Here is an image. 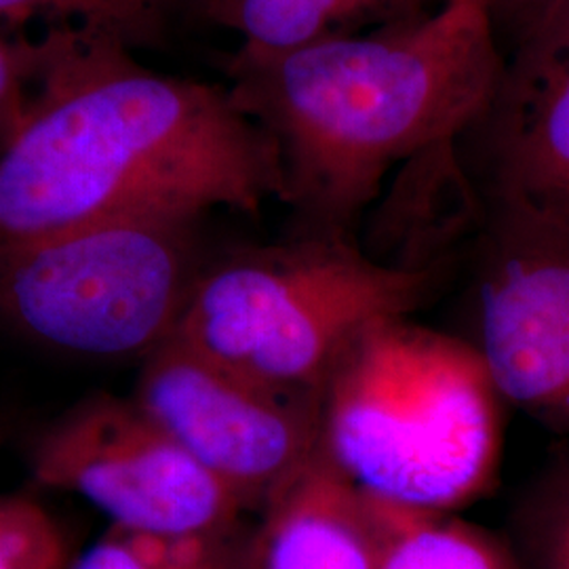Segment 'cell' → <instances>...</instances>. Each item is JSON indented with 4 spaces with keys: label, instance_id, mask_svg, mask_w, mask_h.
<instances>
[{
    "label": "cell",
    "instance_id": "4",
    "mask_svg": "<svg viewBox=\"0 0 569 569\" xmlns=\"http://www.w3.org/2000/svg\"><path fill=\"white\" fill-rule=\"evenodd\" d=\"M435 287V266L387 264L346 237L298 234L201 272L171 338L266 387L321 397L367 329L409 317Z\"/></svg>",
    "mask_w": 569,
    "mask_h": 569
},
{
    "label": "cell",
    "instance_id": "1",
    "mask_svg": "<svg viewBox=\"0 0 569 569\" xmlns=\"http://www.w3.org/2000/svg\"><path fill=\"white\" fill-rule=\"evenodd\" d=\"M28 49L26 119L0 152V256L82 226L283 201L279 148L226 84L159 74L70 23Z\"/></svg>",
    "mask_w": 569,
    "mask_h": 569
},
{
    "label": "cell",
    "instance_id": "11",
    "mask_svg": "<svg viewBox=\"0 0 569 569\" xmlns=\"http://www.w3.org/2000/svg\"><path fill=\"white\" fill-rule=\"evenodd\" d=\"M446 4L448 0H194L204 20L262 49H291L422 20Z\"/></svg>",
    "mask_w": 569,
    "mask_h": 569
},
{
    "label": "cell",
    "instance_id": "8",
    "mask_svg": "<svg viewBox=\"0 0 569 569\" xmlns=\"http://www.w3.org/2000/svg\"><path fill=\"white\" fill-rule=\"evenodd\" d=\"M477 350L500 397L569 435V232L488 209Z\"/></svg>",
    "mask_w": 569,
    "mask_h": 569
},
{
    "label": "cell",
    "instance_id": "3",
    "mask_svg": "<svg viewBox=\"0 0 569 569\" xmlns=\"http://www.w3.org/2000/svg\"><path fill=\"white\" fill-rule=\"evenodd\" d=\"M502 403L477 346L409 317L367 329L321 392V451L366 496L451 515L488 493Z\"/></svg>",
    "mask_w": 569,
    "mask_h": 569
},
{
    "label": "cell",
    "instance_id": "12",
    "mask_svg": "<svg viewBox=\"0 0 569 569\" xmlns=\"http://www.w3.org/2000/svg\"><path fill=\"white\" fill-rule=\"evenodd\" d=\"M380 569H521L509 538L451 515L395 509Z\"/></svg>",
    "mask_w": 569,
    "mask_h": 569
},
{
    "label": "cell",
    "instance_id": "5",
    "mask_svg": "<svg viewBox=\"0 0 569 569\" xmlns=\"http://www.w3.org/2000/svg\"><path fill=\"white\" fill-rule=\"evenodd\" d=\"M199 220L82 226L0 256V315L61 352L148 357L182 319L199 274Z\"/></svg>",
    "mask_w": 569,
    "mask_h": 569
},
{
    "label": "cell",
    "instance_id": "10",
    "mask_svg": "<svg viewBox=\"0 0 569 569\" xmlns=\"http://www.w3.org/2000/svg\"><path fill=\"white\" fill-rule=\"evenodd\" d=\"M258 512L243 569H380L395 509L355 488L319 448Z\"/></svg>",
    "mask_w": 569,
    "mask_h": 569
},
{
    "label": "cell",
    "instance_id": "18",
    "mask_svg": "<svg viewBox=\"0 0 569 569\" xmlns=\"http://www.w3.org/2000/svg\"><path fill=\"white\" fill-rule=\"evenodd\" d=\"M486 9L493 39L502 56L552 9L569 0H470Z\"/></svg>",
    "mask_w": 569,
    "mask_h": 569
},
{
    "label": "cell",
    "instance_id": "6",
    "mask_svg": "<svg viewBox=\"0 0 569 569\" xmlns=\"http://www.w3.org/2000/svg\"><path fill=\"white\" fill-rule=\"evenodd\" d=\"M32 477L81 496L117 528L216 533L239 529L247 512L133 397L100 395L70 409L34 446Z\"/></svg>",
    "mask_w": 569,
    "mask_h": 569
},
{
    "label": "cell",
    "instance_id": "17",
    "mask_svg": "<svg viewBox=\"0 0 569 569\" xmlns=\"http://www.w3.org/2000/svg\"><path fill=\"white\" fill-rule=\"evenodd\" d=\"M30 100L28 39L0 34V152L13 142Z\"/></svg>",
    "mask_w": 569,
    "mask_h": 569
},
{
    "label": "cell",
    "instance_id": "15",
    "mask_svg": "<svg viewBox=\"0 0 569 569\" xmlns=\"http://www.w3.org/2000/svg\"><path fill=\"white\" fill-rule=\"evenodd\" d=\"M173 0H0V23L23 26L47 18L51 26L91 28L129 49L163 39Z\"/></svg>",
    "mask_w": 569,
    "mask_h": 569
},
{
    "label": "cell",
    "instance_id": "13",
    "mask_svg": "<svg viewBox=\"0 0 569 569\" xmlns=\"http://www.w3.org/2000/svg\"><path fill=\"white\" fill-rule=\"evenodd\" d=\"M239 529L216 533H159L110 528L70 569H243Z\"/></svg>",
    "mask_w": 569,
    "mask_h": 569
},
{
    "label": "cell",
    "instance_id": "16",
    "mask_svg": "<svg viewBox=\"0 0 569 569\" xmlns=\"http://www.w3.org/2000/svg\"><path fill=\"white\" fill-rule=\"evenodd\" d=\"M72 561L63 529L41 502L0 496V569H70Z\"/></svg>",
    "mask_w": 569,
    "mask_h": 569
},
{
    "label": "cell",
    "instance_id": "7",
    "mask_svg": "<svg viewBox=\"0 0 569 569\" xmlns=\"http://www.w3.org/2000/svg\"><path fill=\"white\" fill-rule=\"evenodd\" d=\"M133 401L247 510L321 448V397L266 387L176 338L146 357Z\"/></svg>",
    "mask_w": 569,
    "mask_h": 569
},
{
    "label": "cell",
    "instance_id": "9",
    "mask_svg": "<svg viewBox=\"0 0 569 569\" xmlns=\"http://www.w3.org/2000/svg\"><path fill=\"white\" fill-rule=\"evenodd\" d=\"M460 140L475 150L488 209L569 232V2L502 56L488 103Z\"/></svg>",
    "mask_w": 569,
    "mask_h": 569
},
{
    "label": "cell",
    "instance_id": "2",
    "mask_svg": "<svg viewBox=\"0 0 569 569\" xmlns=\"http://www.w3.org/2000/svg\"><path fill=\"white\" fill-rule=\"evenodd\" d=\"M500 70L486 9L468 0L291 49L241 42L224 60L232 102L279 148L300 234L346 239L395 164L458 143Z\"/></svg>",
    "mask_w": 569,
    "mask_h": 569
},
{
    "label": "cell",
    "instance_id": "14",
    "mask_svg": "<svg viewBox=\"0 0 569 569\" xmlns=\"http://www.w3.org/2000/svg\"><path fill=\"white\" fill-rule=\"evenodd\" d=\"M507 538L521 569H569V446L519 496Z\"/></svg>",
    "mask_w": 569,
    "mask_h": 569
}]
</instances>
